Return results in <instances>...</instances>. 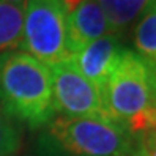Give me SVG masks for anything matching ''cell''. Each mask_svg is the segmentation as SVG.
Returning <instances> with one entry per match:
<instances>
[{
  "label": "cell",
  "mask_w": 156,
  "mask_h": 156,
  "mask_svg": "<svg viewBox=\"0 0 156 156\" xmlns=\"http://www.w3.org/2000/svg\"><path fill=\"white\" fill-rule=\"evenodd\" d=\"M0 109L30 129L44 128L57 115L49 66L24 51L2 54Z\"/></svg>",
  "instance_id": "6da1fadb"
},
{
  "label": "cell",
  "mask_w": 156,
  "mask_h": 156,
  "mask_svg": "<svg viewBox=\"0 0 156 156\" xmlns=\"http://www.w3.org/2000/svg\"><path fill=\"white\" fill-rule=\"evenodd\" d=\"M109 117L134 136L156 128V79L150 62L134 49H122L101 88Z\"/></svg>",
  "instance_id": "7a4b0ae2"
},
{
  "label": "cell",
  "mask_w": 156,
  "mask_h": 156,
  "mask_svg": "<svg viewBox=\"0 0 156 156\" xmlns=\"http://www.w3.org/2000/svg\"><path fill=\"white\" fill-rule=\"evenodd\" d=\"M38 145L41 156H131L136 136L112 118L57 115Z\"/></svg>",
  "instance_id": "3957f363"
},
{
  "label": "cell",
  "mask_w": 156,
  "mask_h": 156,
  "mask_svg": "<svg viewBox=\"0 0 156 156\" xmlns=\"http://www.w3.org/2000/svg\"><path fill=\"white\" fill-rule=\"evenodd\" d=\"M22 51L48 66L69 57L65 0H27L22 21Z\"/></svg>",
  "instance_id": "277c9868"
},
{
  "label": "cell",
  "mask_w": 156,
  "mask_h": 156,
  "mask_svg": "<svg viewBox=\"0 0 156 156\" xmlns=\"http://www.w3.org/2000/svg\"><path fill=\"white\" fill-rule=\"evenodd\" d=\"M49 71L52 79L54 107L57 115L111 118L104 107L99 90L80 74L69 57L49 65Z\"/></svg>",
  "instance_id": "5b68a950"
},
{
  "label": "cell",
  "mask_w": 156,
  "mask_h": 156,
  "mask_svg": "<svg viewBox=\"0 0 156 156\" xmlns=\"http://www.w3.org/2000/svg\"><path fill=\"white\" fill-rule=\"evenodd\" d=\"M66 49L73 55L88 43L112 33L98 0H65Z\"/></svg>",
  "instance_id": "8992f818"
},
{
  "label": "cell",
  "mask_w": 156,
  "mask_h": 156,
  "mask_svg": "<svg viewBox=\"0 0 156 156\" xmlns=\"http://www.w3.org/2000/svg\"><path fill=\"white\" fill-rule=\"evenodd\" d=\"M123 48L125 44L120 40V35L107 33L69 55V60L101 93V88L104 87Z\"/></svg>",
  "instance_id": "52a82bcc"
},
{
  "label": "cell",
  "mask_w": 156,
  "mask_h": 156,
  "mask_svg": "<svg viewBox=\"0 0 156 156\" xmlns=\"http://www.w3.org/2000/svg\"><path fill=\"white\" fill-rule=\"evenodd\" d=\"M24 6L0 0V55L10 51H22Z\"/></svg>",
  "instance_id": "ba28073f"
},
{
  "label": "cell",
  "mask_w": 156,
  "mask_h": 156,
  "mask_svg": "<svg viewBox=\"0 0 156 156\" xmlns=\"http://www.w3.org/2000/svg\"><path fill=\"white\" fill-rule=\"evenodd\" d=\"M133 44L134 51L144 58H156V0H150L136 19Z\"/></svg>",
  "instance_id": "9c48e42d"
},
{
  "label": "cell",
  "mask_w": 156,
  "mask_h": 156,
  "mask_svg": "<svg viewBox=\"0 0 156 156\" xmlns=\"http://www.w3.org/2000/svg\"><path fill=\"white\" fill-rule=\"evenodd\" d=\"M112 33L122 35L139 17L150 0H98Z\"/></svg>",
  "instance_id": "30bf717a"
},
{
  "label": "cell",
  "mask_w": 156,
  "mask_h": 156,
  "mask_svg": "<svg viewBox=\"0 0 156 156\" xmlns=\"http://www.w3.org/2000/svg\"><path fill=\"white\" fill-rule=\"evenodd\" d=\"M21 140L17 123L0 109V156H16L21 148Z\"/></svg>",
  "instance_id": "8fae6325"
},
{
  "label": "cell",
  "mask_w": 156,
  "mask_h": 156,
  "mask_svg": "<svg viewBox=\"0 0 156 156\" xmlns=\"http://www.w3.org/2000/svg\"><path fill=\"white\" fill-rule=\"evenodd\" d=\"M134 153L137 156H156V128L137 134Z\"/></svg>",
  "instance_id": "7c38bea8"
},
{
  "label": "cell",
  "mask_w": 156,
  "mask_h": 156,
  "mask_svg": "<svg viewBox=\"0 0 156 156\" xmlns=\"http://www.w3.org/2000/svg\"><path fill=\"white\" fill-rule=\"evenodd\" d=\"M6 2L14 3V5H19V6H24V5L27 3V0H6Z\"/></svg>",
  "instance_id": "4fadbf2b"
},
{
  "label": "cell",
  "mask_w": 156,
  "mask_h": 156,
  "mask_svg": "<svg viewBox=\"0 0 156 156\" xmlns=\"http://www.w3.org/2000/svg\"><path fill=\"white\" fill-rule=\"evenodd\" d=\"M148 62H150V65H151V68H153V71H154V74H156V58L148 60Z\"/></svg>",
  "instance_id": "5bb4252c"
},
{
  "label": "cell",
  "mask_w": 156,
  "mask_h": 156,
  "mask_svg": "<svg viewBox=\"0 0 156 156\" xmlns=\"http://www.w3.org/2000/svg\"><path fill=\"white\" fill-rule=\"evenodd\" d=\"M131 156H137V154H136V153H133V154H131Z\"/></svg>",
  "instance_id": "9a60e30c"
},
{
  "label": "cell",
  "mask_w": 156,
  "mask_h": 156,
  "mask_svg": "<svg viewBox=\"0 0 156 156\" xmlns=\"http://www.w3.org/2000/svg\"><path fill=\"white\" fill-rule=\"evenodd\" d=\"M151 69H153V68H151ZM153 73H154V71H153ZM154 79H156V74H154Z\"/></svg>",
  "instance_id": "2e32d148"
}]
</instances>
